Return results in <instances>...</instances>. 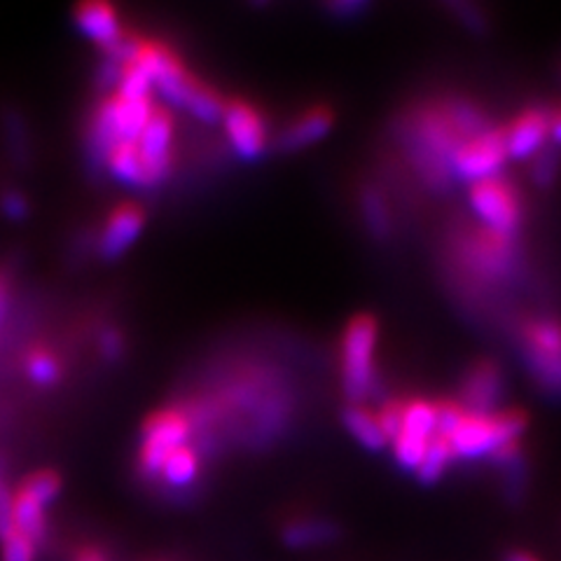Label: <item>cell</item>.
Listing matches in <instances>:
<instances>
[{
	"instance_id": "ffe728a7",
	"label": "cell",
	"mask_w": 561,
	"mask_h": 561,
	"mask_svg": "<svg viewBox=\"0 0 561 561\" xmlns=\"http://www.w3.org/2000/svg\"><path fill=\"white\" fill-rule=\"evenodd\" d=\"M197 476H199V456L195 447L183 445L181 449H175L169 456L160 478L173 489H185L197 480Z\"/></svg>"
},
{
	"instance_id": "8992f818",
	"label": "cell",
	"mask_w": 561,
	"mask_h": 561,
	"mask_svg": "<svg viewBox=\"0 0 561 561\" xmlns=\"http://www.w3.org/2000/svg\"><path fill=\"white\" fill-rule=\"evenodd\" d=\"M507 160L505 131L486 129L478 136L468 138L466 144L454 152L451 171L468 183H482L489 179H499V171Z\"/></svg>"
},
{
	"instance_id": "3957f363",
	"label": "cell",
	"mask_w": 561,
	"mask_h": 561,
	"mask_svg": "<svg viewBox=\"0 0 561 561\" xmlns=\"http://www.w3.org/2000/svg\"><path fill=\"white\" fill-rule=\"evenodd\" d=\"M416 150L419 162L426 171H431V179L445 181L451 171V157L459 150L466 138L456 129L454 119L445 108L426 111L416 119Z\"/></svg>"
},
{
	"instance_id": "6da1fadb",
	"label": "cell",
	"mask_w": 561,
	"mask_h": 561,
	"mask_svg": "<svg viewBox=\"0 0 561 561\" xmlns=\"http://www.w3.org/2000/svg\"><path fill=\"white\" fill-rule=\"evenodd\" d=\"M524 428L526 416L519 410L496 414H472L466 410L459 426H456L445 440H449L454 456H461V459H480V456H491L505 445H515Z\"/></svg>"
},
{
	"instance_id": "4316f807",
	"label": "cell",
	"mask_w": 561,
	"mask_h": 561,
	"mask_svg": "<svg viewBox=\"0 0 561 561\" xmlns=\"http://www.w3.org/2000/svg\"><path fill=\"white\" fill-rule=\"evenodd\" d=\"M35 554H38V542L20 531L5 538L3 548H0V559L3 561H35Z\"/></svg>"
},
{
	"instance_id": "d6986e66",
	"label": "cell",
	"mask_w": 561,
	"mask_h": 561,
	"mask_svg": "<svg viewBox=\"0 0 561 561\" xmlns=\"http://www.w3.org/2000/svg\"><path fill=\"white\" fill-rule=\"evenodd\" d=\"M344 424L348 428V433L356 437V440L373 449V451H379L383 449L386 445H389V440H386V435L379 426V419H377V412L367 410V408H360V405H351L346 412H344Z\"/></svg>"
},
{
	"instance_id": "52a82bcc",
	"label": "cell",
	"mask_w": 561,
	"mask_h": 561,
	"mask_svg": "<svg viewBox=\"0 0 561 561\" xmlns=\"http://www.w3.org/2000/svg\"><path fill=\"white\" fill-rule=\"evenodd\" d=\"M470 206L486 225V230L503 237H513L517 232L522 220V206L511 183L501 179L476 183L470 187Z\"/></svg>"
},
{
	"instance_id": "f1b7e54d",
	"label": "cell",
	"mask_w": 561,
	"mask_h": 561,
	"mask_svg": "<svg viewBox=\"0 0 561 561\" xmlns=\"http://www.w3.org/2000/svg\"><path fill=\"white\" fill-rule=\"evenodd\" d=\"M16 531L14 526V491L0 472V542Z\"/></svg>"
},
{
	"instance_id": "83f0119b",
	"label": "cell",
	"mask_w": 561,
	"mask_h": 561,
	"mask_svg": "<svg viewBox=\"0 0 561 561\" xmlns=\"http://www.w3.org/2000/svg\"><path fill=\"white\" fill-rule=\"evenodd\" d=\"M557 173H559V148L552 146V148L540 150L536 154V162H534V169H531L536 185H540V187L552 185L554 179H557Z\"/></svg>"
},
{
	"instance_id": "2e32d148",
	"label": "cell",
	"mask_w": 561,
	"mask_h": 561,
	"mask_svg": "<svg viewBox=\"0 0 561 561\" xmlns=\"http://www.w3.org/2000/svg\"><path fill=\"white\" fill-rule=\"evenodd\" d=\"M337 536H340L337 526L319 517L293 519L284 526V531H280V540H284L293 550L319 548V546H325V542H332Z\"/></svg>"
},
{
	"instance_id": "7402d4cb",
	"label": "cell",
	"mask_w": 561,
	"mask_h": 561,
	"mask_svg": "<svg viewBox=\"0 0 561 561\" xmlns=\"http://www.w3.org/2000/svg\"><path fill=\"white\" fill-rule=\"evenodd\" d=\"M451 459H454V449H451L449 440H445V437H440V435H435L426 449L424 461H421V466L416 468L419 480L424 484L437 482L445 476V470L449 468Z\"/></svg>"
},
{
	"instance_id": "e0dca14e",
	"label": "cell",
	"mask_w": 561,
	"mask_h": 561,
	"mask_svg": "<svg viewBox=\"0 0 561 561\" xmlns=\"http://www.w3.org/2000/svg\"><path fill=\"white\" fill-rule=\"evenodd\" d=\"M332 127V113L328 108H311L302 117H297L293 125L278 138V146L284 150H302L316 140H321Z\"/></svg>"
},
{
	"instance_id": "cb8c5ba5",
	"label": "cell",
	"mask_w": 561,
	"mask_h": 561,
	"mask_svg": "<svg viewBox=\"0 0 561 561\" xmlns=\"http://www.w3.org/2000/svg\"><path fill=\"white\" fill-rule=\"evenodd\" d=\"M363 216L367 227H370V232L377 239H386L391 232V214H389V206H386L383 197L375 190H367L363 192Z\"/></svg>"
},
{
	"instance_id": "d6a6232c",
	"label": "cell",
	"mask_w": 561,
	"mask_h": 561,
	"mask_svg": "<svg viewBox=\"0 0 561 561\" xmlns=\"http://www.w3.org/2000/svg\"><path fill=\"white\" fill-rule=\"evenodd\" d=\"M456 10L461 12V16H463V22L468 24V28H472V31H484V20H482V14L478 12V8H472V5H456Z\"/></svg>"
},
{
	"instance_id": "836d02e7",
	"label": "cell",
	"mask_w": 561,
	"mask_h": 561,
	"mask_svg": "<svg viewBox=\"0 0 561 561\" xmlns=\"http://www.w3.org/2000/svg\"><path fill=\"white\" fill-rule=\"evenodd\" d=\"M550 138L554 148H561V111L550 113Z\"/></svg>"
},
{
	"instance_id": "74e56055",
	"label": "cell",
	"mask_w": 561,
	"mask_h": 561,
	"mask_svg": "<svg viewBox=\"0 0 561 561\" xmlns=\"http://www.w3.org/2000/svg\"><path fill=\"white\" fill-rule=\"evenodd\" d=\"M5 302H8V290H5V284H3V278H0V319H3V311H5Z\"/></svg>"
},
{
	"instance_id": "7a4b0ae2",
	"label": "cell",
	"mask_w": 561,
	"mask_h": 561,
	"mask_svg": "<svg viewBox=\"0 0 561 561\" xmlns=\"http://www.w3.org/2000/svg\"><path fill=\"white\" fill-rule=\"evenodd\" d=\"M375 351L377 321L370 316H356L342 340V383L348 400L360 402L375 386Z\"/></svg>"
},
{
	"instance_id": "8d00e7d4",
	"label": "cell",
	"mask_w": 561,
	"mask_h": 561,
	"mask_svg": "<svg viewBox=\"0 0 561 561\" xmlns=\"http://www.w3.org/2000/svg\"><path fill=\"white\" fill-rule=\"evenodd\" d=\"M365 8H367L365 3H335V5H330L332 12H360Z\"/></svg>"
},
{
	"instance_id": "5bb4252c",
	"label": "cell",
	"mask_w": 561,
	"mask_h": 561,
	"mask_svg": "<svg viewBox=\"0 0 561 561\" xmlns=\"http://www.w3.org/2000/svg\"><path fill=\"white\" fill-rule=\"evenodd\" d=\"M503 391V375L494 363H478L463 383V408L472 414H491Z\"/></svg>"
},
{
	"instance_id": "e575fe53",
	"label": "cell",
	"mask_w": 561,
	"mask_h": 561,
	"mask_svg": "<svg viewBox=\"0 0 561 561\" xmlns=\"http://www.w3.org/2000/svg\"><path fill=\"white\" fill-rule=\"evenodd\" d=\"M73 561H108V557H105L101 550L96 548H82Z\"/></svg>"
},
{
	"instance_id": "4dcf8cb0",
	"label": "cell",
	"mask_w": 561,
	"mask_h": 561,
	"mask_svg": "<svg viewBox=\"0 0 561 561\" xmlns=\"http://www.w3.org/2000/svg\"><path fill=\"white\" fill-rule=\"evenodd\" d=\"M0 206H3V214L12 220H24L28 214V202L20 195V192H8L3 202H0Z\"/></svg>"
},
{
	"instance_id": "5b68a950",
	"label": "cell",
	"mask_w": 561,
	"mask_h": 561,
	"mask_svg": "<svg viewBox=\"0 0 561 561\" xmlns=\"http://www.w3.org/2000/svg\"><path fill=\"white\" fill-rule=\"evenodd\" d=\"M61 491V480L55 470H38L28 476L20 489H14V526L16 531L41 542L47 531V507Z\"/></svg>"
},
{
	"instance_id": "9a60e30c",
	"label": "cell",
	"mask_w": 561,
	"mask_h": 561,
	"mask_svg": "<svg viewBox=\"0 0 561 561\" xmlns=\"http://www.w3.org/2000/svg\"><path fill=\"white\" fill-rule=\"evenodd\" d=\"M76 22L87 38H92L105 49L113 47L122 38L117 12L108 3H82L76 10Z\"/></svg>"
},
{
	"instance_id": "d4e9b609",
	"label": "cell",
	"mask_w": 561,
	"mask_h": 561,
	"mask_svg": "<svg viewBox=\"0 0 561 561\" xmlns=\"http://www.w3.org/2000/svg\"><path fill=\"white\" fill-rule=\"evenodd\" d=\"M391 445H393V456H396L398 466L416 472L421 461H424L431 440H424V437H416L412 433L400 431Z\"/></svg>"
},
{
	"instance_id": "30bf717a",
	"label": "cell",
	"mask_w": 561,
	"mask_h": 561,
	"mask_svg": "<svg viewBox=\"0 0 561 561\" xmlns=\"http://www.w3.org/2000/svg\"><path fill=\"white\" fill-rule=\"evenodd\" d=\"M225 131L230 138L232 148L243 157V160H255L267 146V125L253 105L243 101L225 103Z\"/></svg>"
},
{
	"instance_id": "8fae6325",
	"label": "cell",
	"mask_w": 561,
	"mask_h": 561,
	"mask_svg": "<svg viewBox=\"0 0 561 561\" xmlns=\"http://www.w3.org/2000/svg\"><path fill=\"white\" fill-rule=\"evenodd\" d=\"M146 216L136 204H122L115 208L103 225V232L99 239V251L103 257H119L131 249V243L138 239L140 230H144Z\"/></svg>"
},
{
	"instance_id": "d590c367",
	"label": "cell",
	"mask_w": 561,
	"mask_h": 561,
	"mask_svg": "<svg viewBox=\"0 0 561 561\" xmlns=\"http://www.w3.org/2000/svg\"><path fill=\"white\" fill-rule=\"evenodd\" d=\"M503 561H540V559L526 550H507L503 554Z\"/></svg>"
},
{
	"instance_id": "4fadbf2b",
	"label": "cell",
	"mask_w": 561,
	"mask_h": 561,
	"mask_svg": "<svg viewBox=\"0 0 561 561\" xmlns=\"http://www.w3.org/2000/svg\"><path fill=\"white\" fill-rule=\"evenodd\" d=\"M470 267L482 276H503L515 262L513 237H503L491 230L478 232L468 249Z\"/></svg>"
},
{
	"instance_id": "44dd1931",
	"label": "cell",
	"mask_w": 561,
	"mask_h": 561,
	"mask_svg": "<svg viewBox=\"0 0 561 561\" xmlns=\"http://www.w3.org/2000/svg\"><path fill=\"white\" fill-rule=\"evenodd\" d=\"M400 431L424 437V440H433L437 435V405H431L426 400L405 402Z\"/></svg>"
},
{
	"instance_id": "484cf974",
	"label": "cell",
	"mask_w": 561,
	"mask_h": 561,
	"mask_svg": "<svg viewBox=\"0 0 561 561\" xmlns=\"http://www.w3.org/2000/svg\"><path fill=\"white\" fill-rule=\"evenodd\" d=\"M26 375L33 383L38 386H51L57 383L61 375V365L55 354H49L45 348H35L26 358Z\"/></svg>"
},
{
	"instance_id": "9c48e42d",
	"label": "cell",
	"mask_w": 561,
	"mask_h": 561,
	"mask_svg": "<svg viewBox=\"0 0 561 561\" xmlns=\"http://www.w3.org/2000/svg\"><path fill=\"white\" fill-rule=\"evenodd\" d=\"M171 140H173V119L169 111L154 108L150 122L146 125L144 134L138 136L136 146L144 160L148 187L162 183L171 167Z\"/></svg>"
},
{
	"instance_id": "f546056e",
	"label": "cell",
	"mask_w": 561,
	"mask_h": 561,
	"mask_svg": "<svg viewBox=\"0 0 561 561\" xmlns=\"http://www.w3.org/2000/svg\"><path fill=\"white\" fill-rule=\"evenodd\" d=\"M402 410H405V402H386V405L377 412V419H379V426L386 435V440L393 443L396 435L400 433V426H402Z\"/></svg>"
},
{
	"instance_id": "603a6c76",
	"label": "cell",
	"mask_w": 561,
	"mask_h": 561,
	"mask_svg": "<svg viewBox=\"0 0 561 561\" xmlns=\"http://www.w3.org/2000/svg\"><path fill=\"white\" fill-rule=\"evenodd\" d=\"M185 108L202 122H216V119H222L225 101L214 90H208V87L197 82L195 90L190 92L185 101Z\"/></svg>"
},
{
	"instance_id": "1f68e13d",
	"label": "cell",
	"mask_w": 561,
	"mask_h": 561,
	"mask_svg": "<svg viewBox=\"0 0 561 561\" xmlns=\"http://www.w3.org/2000/svg\"><path fill=\"white\" fill-rule=\"evenodd\" d=\"M99 346H101V354L108 358V360H113V358H117L122 354V348H125V340H122V335H119L117 330H105L103 335H101Z\"/></svg>"
},
{
	"instance_id": "7c38bea8",
	"label": "cell",
	"mask_w": 561,
	"mask_h": 561,
	"mask_svg": "<svg viewBox=\"0 0 561 561\" xmlns=\"http://www.w3.org/2000/svg\"><path fill=\"white\" fill-rule=\"evenodd\" d=\"M550 138V113L546 111H526L522 113L511 129L505 131V150L513 160H529L536 157L546 140Z\"/></svg>"
},
{
	"instance_id": "ba28073f",
	"label": "cell",
	"mask_w": 561,
	"mask_h": 561,
	"mask_svg": "<svg viewBox=\"0 0 561 561\" xmlns=\"http://www.w3.org/2000/svg\"><path fill=\"white\" fill-rule=\"evenodd\" d=\"M526 358L540 383L561 391V325L557 321H534L524 330Z\"/></svg>"
},
{
	"instance_id": "277c9868",
	"label": "cell",
	"mask_w": 561,
	"mask_h": 561,
	"mask_svg": "<svg viewBox=\"0 0 561 561\" xmlns=\"http://www.w3.org/2000/svg\"><path fill=\"white\" fill-rule=\"evenodd\" d=\"M192 433L190 416L181 410H162L146 421L138 451V468L148 478H160L169 456L187 445Z\"/></svg>"
},
{
	"instance_id": "ac0fdd59",
	"label": "cell",
	"mask_w": 561,
	"mask_h": 561,
	"mask_svg": "<svg viewBox=\"0 0 561 561\" xmlns=\"http://www.w3.org/2000/svg\"><path fill=\"white\" fill-rule=\"evenodd\" d=\"M105 167L111 169V173L119 183L134 185V187H148V175L144 160H140V152L136 140H125V144H117L111 154L105 157Z\"/></svg>"
}]
</instances>
